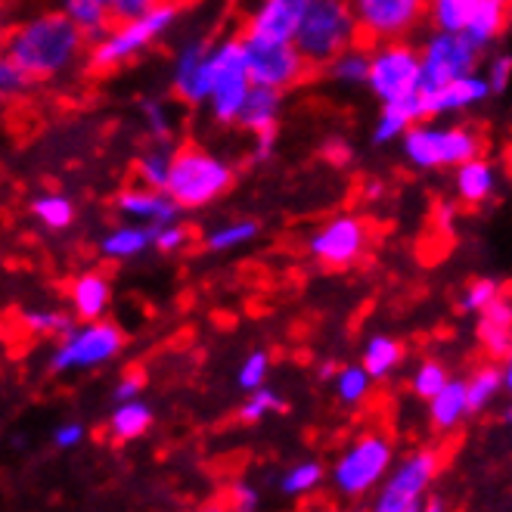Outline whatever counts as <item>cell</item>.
I'll list each match as a JSON object with an SVG mask.
<instances>
[{"instance_id":"1","label":"cell","mask_w":512,"mask_h":512,"mask_svg":"<svg viewBox=\"0 0 512 512\" xmlns=\"http://www.w3.org/2000/svg\"><path fill=\"white\" fill-rule=\"evenodd\" d=\"M87 35L63 13H38L32 19L19 22L7 35L4 59L16 63L32 84L53 81L75 66V59L84 53Z\"/></svg>"},{"instance_id":"2","label":"cell","mask_w":512,"mask_h":512,"mask_svg":"<svg viewBox=\"0 0 512 512\" xmlns=\"http://www.w3.org/2000/svg\"><path fill=\"white\" fill-rule=\"evenodd\" d=\"M180 16V4L174 0H162L149 13L125 19V22H115L103 38L94 41L87 56V69L94 72H115L122 69L131 59H137L140 53H146L153 47L168 28L177 22Z\"/></svg>"},{"instance_id":"3","label":"cell","mask_w":512,"mask_h":512,"mask_svg":"<svg viewBox=\"0 0 512 512\" xmlns=\"http://www.w3.org/2000/svg\"><path fill=\"white\" fill-rule=\"evenodd\" d=\"M360 41V25L348 0H311L301 19L295 47L305 56L311 69H326L339 53Z\"/></svg>"},{"instance_id":"4","label":"cell","mask_w":512,"mask_h":512,"mask_svg":"<svg viewBox=\"0 0 512 512\" xmlns=\"http://www.w3.org/2000/svg\"><path fill=\"white\" fill-rule=\"evenodd\" d=\"M481 149H485V137L472 125H441L435 118H423L401 137L404 159L419 171L460 168L481 156Z\"/></svg>"},{"instance_id":"5","label":"cell","mask_w":512,"mask_h":512,"mask_svg":"<svg viewBox=\"0 0 512 512\" xmlns=\"http://www.w3.org/2000/svg\"><path fill=\"white\" fill-rule=\"evenodd\" d=\"M233 180L236 171L221 156L202 146H180L171 162L168 193L180 208L193 212V208H205L221 199L233 187Z\"/></svg>"},{"instance_id":"6","label":"cell","mask_w":512,"mask_h":512,"mask_svg":"<svg viewBox=\"0 0 512 512\" xmlns=\"http://www.w3.org/2000/svg\"><path fill=\"white\" fill-rule=\"evenodd\" d=\"M391 466H395V444L382 432H364L354 438L336 460L329 481L345 500H360L382 488Z\"/></svg>"},{"instance_id":"7","label":"cell","mask_w":512,"mask_h":512,"mask_svg":"<svg viewBox=\"0 0 512 512\" xmlns=\"http://www.w3.org/2000/svg\"><path fill=\"white\" fill-rule=\"evenodd\" d=\"M125 336L112 320H84L81 326H72L66 336H59L56 348L50 351L47 367L56 376L66 373H84L100 370L122 354Z\"/></svg>"},{"instance_id":"8","label":"cell","mask_w":512,"mask_h":512,"mask_svg":"<svg viewBox=\"0 0 512 512\" xmlns=\"http://www.w3.org/2000/svg\"><path fill=\"white\" fill-rule=\"evenodd\" d=\"M212 100H208V115L218 125H236L239 109H243L252 75L246 66L243 35L239 38H221L212 44Z\"/></svg>"},{"instance_id":"9","label":"cell","mask_w":512,"mask_h":512,"mask_svg":"<svg viewBox=\"0 0 512 512\" xmlns=\"http://www.w3.org/2000/svg\"><path fill=\"white\" fill-rule=\"evenodd\" d=\"M373 63H370V81L367 90L385 106L401 103L407 97H416L423 87V59L419 47L410 41H382L373 44Z\"/></svg>"},{"instance_id":"10","label":"cell","mask_w":512,"mask_h":512,"mask_svg":"<svg viewBox=\"0 0 512 512\" xmlns=\"http://www.w3.org/2000/svg\"><path fill=\"white\" fill-rule=\"evenodd\" d=\"M441 457L432 447H419L407 454L401 463L391 466L382 488L376 491V512H419L426 509V494L438 475Z\"/></svg>"},{"instance_id":"11","label":"cell","mask_w":512,"mask_h":512,"mask_svg":"<svg viewBox=\"0 0 512 512\" xmlns=\"http://www.w3.org/2000/svg\"><path fill=\"white\" fill-rule=\"evenodd\" d=\"M357 25L360 41L382 44V41H407L413 32L429 22V0H348Z\"/></svg>"},{"instance_id":"12","label":"cell","mask_w":512,"mask_h":512,"mask_svg":"<svg viewBox=\"0 0 512 512\" xmlns=\"http://www.w3.org/2000/svg\"><path fill=\"white\" fill-rule=\"evenodd\" d=\"M243 50H246V66L252 75V84L286 90L305 81L314 69L305 63V56L295 47V41H267L243 32Z\"/></svg>"},{"instance_id":"13","label":"cell","mask_w":512,"mask_h":512,"mask_svg":"<svg viewBox=\"0 0 512 512\" xmlns=\"http://www.w3.org/2000/svg\"><path fill=\"white\" fill-rule=\"evenodd\" d=\"M481 50L466 32H441L432 28L429 38L419 44V59H423V87H441L454 78L472 75L478 69Z\"/></svg>"},{"instance_id":"14","label":"cell","mask_w":512,"mask_h":512,"mask_svg":"<svg viewBox=\"0 0 512 512\" xmlns=\"http://www.w3.org/2000/svg\"><path fill=\"white\" fill-rule=\"evenodd\" d=\"M370 246V227L364 218H357L351 212H342L336 218H329L326 224H320L311 239H308V255L314 261H320L323 267H351L360 258L367 255Z\"/></svg>"},{"instance_id":"15","label":"cell","mask_w":512,"mask_h":512,"mask_svg":"<svg viewBox=\"0 0 512 512\" xmlns=\"http://www.w3.org/2000/svg\"><path fill=\"white\" fill-rule=\"evenodd\" d=\"M212 81V44L205 38H190L174 56L171 94L187 106H208Z\"/></svg>"},{"instance_id":"16","label":"cell","mask_w":512,"mask_h":512,"mask_svg":"<svg viewBox=\"0 0 512 512\" xmlns=\"http://www.w3.org/2000/svg\"><path fill=\"white\" fill-rule=\"evenodd\" d=\"M311 0H255L243 32L267 41H295Z\"/></svg>"},{"instance_id":"17","label":"cell","mask_w":512,"mask_h":512,"mask_svg":"<svg viewBox=\"0 0 512 512\" xmlns=\"http://www.w3.org/2000/svg\"><path fill=\"white\" fill-rule=\"evenodd\" d=\"M491 94V84L485 75H463L454 78L441 87H419V100H423L426 118H441V115H454V112H466L478 103H485Z\"/></svg>"},{"instance_id":"18","label":"cell","mask_w":512,"mask_h":512,"mask_svg":"<svg viewBox=\"0 0 512 512\" xmlns=\"http://www.w3.org/2000/svg\"><path fill=\"white\" fill-rule=\"evenodd\" d=\"M115 212L122 215L125 221H137V224H171L177 221V215L184 212L168 190H153V187H125L122 193L115 196Z\"/></svg>"},{"instance_id":"19","label":"cell","mask_w":512,"mask_h":512,"mask_svg":"<svg viewBox=\"0 0 512 512\" xmlns=\"http://www.w3.org/2000/svg\"><path fill=\"white\" fill-rule=\"evenodd\" d=\"M112 305V283L103 270H84L69 283V308L78 323L103 320Z\"/></svg>"},{"instance_id":"20","label":"cell","mask_w":512,"mask_h":512,"mask_svg":"<svg viewBox=\"0 0 512 512\" xmlns=\"http://www.w3.org/2000/svg\"><path fill=\"white\" fill-rule=\"evenodd\" d=\"M475 336H478V345L485 348V354L494 360H503L512 351V298L500 295L478 314Z\"/></svg>"},{"instance_id":"21","label":"cell","mask_w":512,"mask_h":512,"mask_svg":"<svg viewBox=\"0 0 512 512\" xmlns=\"http://www.w3.org/2000/svg\"><path fill=\"white\" fill-rule=\"evenodd\" d=\"M497 187H500V174H497L494 162L485 156H475V159L463 162L460 168H454V190L463 205L491 202L497 196Z\"/></svg>"},{"instance_id":"22","label":"cell","mask_w":512,"mask_h":512,"mask_svg":"<svg viewBox=\"0 0 512 512\" xmlns=\"http://www.w3.org/2000/svg\"><path fill=\"white\" fill-rule=\"evenodd\" d=\"M280 112H283V90H274V87H261V84H252L249 97L239 109V118H236V128H243L246 134L258 137L264 131H277L280 125Z\"/></svg>"},{"instance_id":"23","label":"cell","mask_w":512,"mask_h":512,"mask_svg":"<svg viewBox=\"0 0 512 512\" xmlns=\"http://www.w3.org/2000/svg\"><path fill=\"white\" fill-rule=\"evenodd\" d=\"M149 249H156V227L153 224H137V221L112 227L109 233H103L100 246H97V252L106 261H131V258H140Z\"/></svg>"},{"instance_id":"24","label":"cell","mask_w":512,"mask_h":512,"mask_svg":"<svg viewBox=\"0 0 512 512\" xmlns=\"http://www.w3.org/2000/svg\"><path fill=\"white\" fill-rule=\"evenodd\" d=\"M426 118V109H423V100L416 97H407L401 103H385L379 109V118H376V125H373V134L370 140L376 146H388L391 140H401L416 122H423Z\"/></svg>"},{"instance_id":"25","label":"cell","mask_w":512,"mask_h":512,"mask_svg":"<svg viewBox=\"0 0 512 512\" xmlns=\"http://www.w3.org/2000/svg\"><path fill=\"white\" fill-rule=\"evenodd\" d=\"M466 416H472L466 379H450L429 401V423L435 432H454Z\"/></svg>"},{"instance_id":"26","label":"cell","mask_w":512,"mask_h":512,"mask_svg":"<svg viewBox=\"0 0 512 512\" xmlns=\"http://www.w3.org/2000/svg\"><path fill=\"white\" fill-rule=\"evenodd\" d=\"M509 10H512V0H481L466 25V35L481 50H488L503 35V28L509 22Z\"/></svg>"},{"instance_id":"27","label":"cell","mask_w":512,"mask_h":512,"mask_svg":"<svg viewBox=\"0 0 512 512\" xmlns=\"http://www.w3.org/2000/svg\"><path fill=\"white\" fill-rule=\"evenodd\" d=\"M370 63H373L370 44H354V47L339 53L333 63L326 66V75H329V81L339 84V87H367Z\"/></svg>"},{"instance_id":"28","label":"cell","mask_w":512,"mask_h":512,"mask_svg":"<svg viewBox=\"0 0 512 512\" xmlns=\"http://www.w3.org/2000/svg\"><path fill=\"white\" fill-rule=\"evenodd\" d=\"M63 13L87 35V41L103 38L115 25L112 0H63Z\"/></svg>"},{"instance_id":"29","label":"cell","mask_w":512,"mask_h":512,"mask_svg":"<svg viewBox=\"0 0 512 512\" xmlns=\"http://www.w3.org/2000/svg\"><path fill=\"white\" fill-rule=\"evenodd\" d=\"M149 426H153V410L140 398L122 401L109 416V435L115 441H137L140 435L149 432Z\"/></svg>"},{"instance_id":"30","label":"cell","mask_w":512,"mask_h":512,"mask_svg":"<svg viewBox=\"0 0 512 512\" xmlns=\"http://www.w3.org/2000/svg\"><path fill=\"white\" fill-rule=\"evenodd\" d=\"M404 360V345L391 336H370L367 345H364V357H360V364L370 370V376L376 382L395 376V370L401 367Z\"/></svg>"},{"instance_id":"31","label":"cell","mask_w":512,"mask_h":512,"mask_svg":"<svg viewBox=\"0 0 512 512\" xmlns=\"http://www.w3.org/2000/svg\"><path fill=\"white\" fill-rule=\"evenodd\" d=\"M373 376L364 364H348V367H339V373L333 376V391L339 404L345 407H360L373 391Z\"/></svg>"},{"instance_id":"32","label":"cell","mask_w":512,"mask_h":512,"mask_svg":"<svg viewBox=\"0 0 512 512\" xmlns=\"http://www.w3.org/2000/svg\"><path fill=\"white\" fill-rule=\"evenodd\" d=\"M506 388L503 382V367L500 364H485V367H478L469 379H466V391H469V410L472 413H481V410H488L497 395Z\"/></svg>"},{"instance_id":"33","label":"cell","mask_w":512,"mask_h":512,"mask_svg":"<svg viewBox=\"0 0 512 512\" xmlns=\"http://www.w3.org/2000/svg\"><path fill=\"white\" fill-rule=\"evenodd\" d=\"M32 215L38 224H44L53 233L69 230L75 221V202L66 193H41L32 199Z\"/></svg>"},{"instance_id":"34","label":"cell","mask_w":512,"mask_h":512,"mask_svg":"<svg viewBox=\"0 0 512 512\" xmlns=\"http://www.w3.org/2000/svg\"><path fill=\"white\" fill-rule=\"evenodd\" d=\"M481 0H429V25L441 32H466Z\"/></svg>"},{"instance_id":"35","label":"cell","mask_w":512,"mask_h":512,"mask_svg":"<svg viewBox=\"0 0 512 512\" xmlns=\"http://www.w3.org/2000/svg\"><path fill=\"white\" fill-rule=\"evenodd\" d=\"M171 162L174 153H168L165 143H159L156 149H149L134 162V174H137V184L143 187H153V190H168V180H171Z\"/></svg>"},{"instance_id":"36","label":"cell","mask_w":512,"mask_h":512,"mask_svg":"<svg viewBox=\"0 0 512 512\" xmlns=\"http://www.w3.org/2000/svg\"><path fill=\"white\" fill-rule=\"evenodd\" d=\"M323 478H326V469H323V463H317V460H305V463H295L289 472H283V478H280V491L286 494V497H308V494H314L320 485H323Z\"/></svg>"},{"instance_id":"37","label":"cell","mask_w":512,"mask_h":512,"mask_svg":"<svg viewBox=\"0 0 512 512\" xmlns=\"http://www.w3.org/2000/svg\"><path fill=\"white\" fill-rule=\"evenodd\" d=\"M258 236V224L252 218H239V221H227L221 227H215L212 233L205 236V249L208 252H230L252 243Z\"/></svg>"},{"instance_id":"38","label":"cell","mask_w":512,"mask_h":512,"mask_svg":"<svg viewBox=\"0 0 512 512\" xmlns=\"http://www.w3.org/2000/svg\"><path fill=\"white\" fill-rule=\"evenodd\" d=\"M447 382H450V373H447V367L441 364V360H423V364H419L413 370V376H410V391L419 401L429 404Z\"/></svg>"},{"instance_id":"39","label":"cell","mask_w":512,"mask_h":512,"mask_svg":"<svg viewBox=\"0 0 512 512\" xmlns=\"http://www.w3.org/2000/svg\"><path fill=\"white\" fill-rule=\"evenodd\" d=\"M19 323L28 329L32 336H66L72 329V317L53 308H35V311H22Z\"/></svg>"},{"instance_id":"40","label":"cell","mask_w":512,"mask_h":512,"mask_svg":"<svg viewBox=\"0 0 512 512\" xmlns=\"http://www.w3.org/2000/svg\"><path fill=\"white\" fill-rule=\"evenodd\" d=\"M286 404H283V398L277 395L274 388H267V385H261V388H255V391H249V398L243 401V407H239V419L243 423H249V426H255V423H261L264 416H270V413H277V410H283Z\"/></svg>"},{"instance_id":"41","label":"cell","mask_w":512,"mask_h":512,"mask_svg":"<svg viewBox=\"0 0 512 512\" xmlns=\"http://www.w3.org/2000/svg\"><path fill=\"white\" fill-rule=\"evenodd\" d=\"M140 112H143V125L149 131L156 143H168L174 137V115H171V106L162 103V100H143L140 103Z\"/></svg>"},{"instance_id":"42","label":"cell","mask_w":512,"mask_h":512,"mask_svg":"<svg viewBox=\"0 0 512 512\" xmlns=\"http://www.w3.org/2000/svg\"><path fill=\"white\" fill-rule=\"evenodd\" d=\"M267 373H270V354L267 351H252V354H246L243 364H239L236 382L243 391H255V388L267 385Z\"/></svg>"},{"instance_id":"43","label":"cell","mask_w":512,"mask_h":512,"mask_svg":"<svg viewBox=\"0 0 512 512\" xmlns=\"http://www.w3.org/2000/svg\"><path fill=\"white\" fill-rule=\"evenodd\" d=\"M500 298V283L497 280H491V277H478V280H472L469 286H466V292H463V311H472V314H481L485 311L491 301H497Z\"/></svg>"},{"instance_id":"44","label":"cell","mask_w":512,"mask_h":512,"mask_svg":"<svg viewBox=\"0 0 512 512\" xmlns=\"http://www.w3.org/2000/svg\"><path fill=\"white\" fill-rule=\"evenodd\" d=\"M190 243V230L180 224V221H171V224H159L156 227V252H165V255H174Z\"/></svg>"},{"instance_id":"45","label":"cell","mask_w":512,"mask_h":512,"mask_svg":"<svg viewBox=\"0 0 512 512\" xmlns=\"http://www.w3.org/2000/svg\"><path fill=\"white\" fill-rule=\"evenodd\" d=\"M488 84H491V94H503L512 81V53H494L488 59Z\"/></svg>"},{"instance_id":"46","label":"cell","mask_w":512,"mask_h":512,"mask_svg":"<svg viewBox=\"0 0 512 512\" xmlns=\"http://www.w3.org/2000/svg\"><path fill=\"white\" fill-rule=\"evenodd\" d=\"M28 84H32V78H28L16 63H10V59L0 63V90H4V97H19Z\"/></svg>"},{"instance_id":"47","label":"cell","mask_w":512,"mask_h":512,"mask_svg":"<svg viewBox=\"0 0 512 512\" xmlns=\"http://www.w3.org/2000/svg\"><path fill=\"white\" fill-rule=\"evenodd\" d=\"M320 156H323L329 165L345 168V165H351V159H354V146H351L348 140H342V137H329V140L320 146Z\"/></svg>"},{"instance_id":"48","label":"cell","mask_w":512,"mask_h":512,"mask_svg":"<svg viewBox=\"0 0 512 512\" xmlns=\"http://www.w3.org/2000/svg\"><path fill=\"white\" fill-rule=\"evenodd\" d=\"M230 506L239 509V512H255L261 506V494L255 485H249V481H236V485L230 488Z\"/></svg>"},{"instance_id":"49","label":"cell","mask_w":512,"mask_h":512,"mask_svg":"<svg viewBox=\"0 0 512 512\" xmlns=\"http://www.w3.org/2000/svg\"><path fill=\"white\" fill-rule=\"evenodd\" d=\"M143 385H146L143 373H137V370L125 373L122 379L115 382V388H112V401H118V404H122V401H134V398H140Z\"/></svg>"},{"instance_id":"50","label":"cell","mask_w":512,"mask_h":512,"mask_svg":"<svg viewBox=\"0 0 512 512\" xmlns=\"http://www.w3.org/2000/svg\"><path fill=\"white\" fill-rule=\"evenodd\" d=\"M156 4H162V0H112V16L115 22H125V19L149 13Z\"/></svg>"},{"instance_id":"51","label":"cell","mask_w":512,"mask_h":512,"mask_svg":"<svg viewBox=\"0 0 512 512\" xmlns=\"http://www.w3.org/2000/svg\"><path fill=\"white\" fill-rule=\"evenodd\" d=\"M84 438H87V432L81 423H63V426L53 429V447L56 450H75Z\"/></svg>"},{"instance_id":"52","label":"cell","mask_w":512,"mask_h":512,"mask_svg":"<svg viewBox=\"0 0 512 512\" xmlns=\"http://www.w3.org/2000/svg\"><path fill=\"white\" fill-rule=\"evenodd\" d=\"M274 146H277V131H264V134H258V137H255V153H252V159H255V162L270 159V156H274Z\"/></svg>"},{"instance_id":"53","label":"cell","mask_w":512,"mask_h":512,"mask_svg":"<svg viewBox=\"0 0 512 512\" xmlns=\"http://www.w3.org/2000/svg\"><path fill=\"white\" fill-rule=\"evenodd\" d=\"M385 196V184H382V180H370V184L364 187V199L367 202H379Z\"/></svg>"},{"instance_id":"54","label":"cell","mask_w":512,"mask_h":512,"mask_svg":"<svg viewBox=\"0 0 512 512\" xmlns=\"http://www.w3.org/2000/svg\"><path fill=\"white\" fill-rule=\"evenodd\" d=\"M500 367H503V382H506V391L512 395V351L500 360Z\"/></svg>"},{"instance_id":"55","label":"cell","mask_w":512,"mask_h":512,"mask_svg":"<svg viewBox=\"0 0 512 512\" xmlns=\"http://www.w3.org/2000/svg\"><path fill=\"white\" fill-rule=\"evenodd\" d=\"M339 373V367L333 364V360H326V364H320V379H333Z\"/></svg>"},{"instance_id":"56","label":"cell","mask_w":512,"mask_h":512,"mask_svg":"<svg viewBox=\"0 0 512 512\" xmlns=\"http://www.w3.org/2000/svg\"><path fill=\"white\" fill-rule=\"evenodd\" d=\"M450 221H454V208L444 205V208H441V227L447 230V227H450Z\"/></svg>"},{"instance_id":"57","label":"cell","mask_w":512,"mask_h":512,"mask_svg":"<svg viewBox=\"0 0 512 512\" xmlns=\"http://www.w3.org/2000/svg\"><path fill=\"white\" fill-rule=\"evenodd\" d=\"M174 4H180V7H184V4H190V0H174Z\"/></svg>"},{"instance_id":"58","label":"cell","mask_w":512,"mask_h":512,"mask_svg":"<svg viewBox=\"0 0 512 512\" xmlns=\"http://www.w3.org/2000/svg\"><path fill=\"white\" fill-rule=\"evenodd\" d=\"M509 419H512V407H509Z\"/></svg>"}]
</instances>
